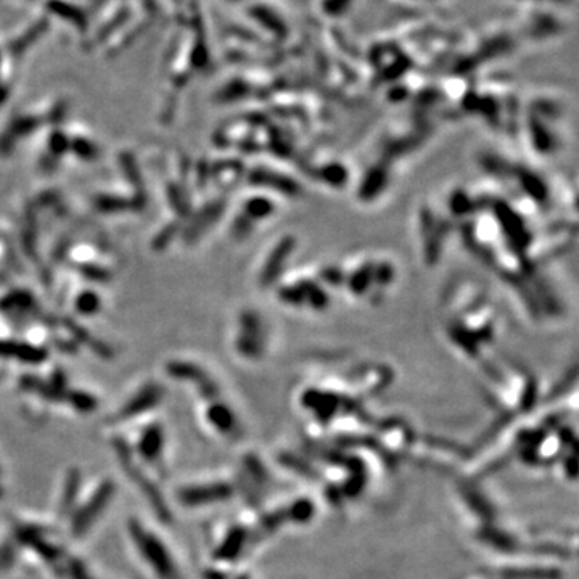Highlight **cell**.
Returning a JSON list of instances; mask_svg holds the SVG:
<instances>
[{"label":"cell","mask_w":579,"mask_h":579,"mask_svg":"<svg viewBox=\"0 0 579 579\" xmlns=\"http://www.w3.org/2000/svg\"><path fill=\"white\" fill-rule=\"evenodd\" d=\"M161 401V391L158 385H147L144 390L128 399L123 406L111 415L110 425L113 428H123L136 423L137 420L147 419L150 412L157 409Z\"/></svg>","instance_id":"obj_5"},{"label":"cell","mask_w":579,"mask_h":579,"mask_svg":"<svg viewBox=\"0 0 579 579\" xmlns=\"http://www.w3.org/2000/svg\"><path fill=\"white\" fill-rule=\"evenodd\" d=\"M116 486L111 478H99L92 483L84 481L81 493L74 502L70 515L62 523L66 538L73 541H83L94 531L97 523L105 517L111 502L115 499Z\"/></svg>","instance_id":"obj_2"},{"label":"cell","mask_w":579,"mask_h":579,"mask_svg":"<svg viewBox=\"0 0 579 579\" xmlns=\"http://www.w3.org/2000/svg\"><path fill=\"white\" fill-rule=\"evenodd\" d=\"M62 579H103L102 576L97 575L94 570H92L91 565H87L81 557L74 555L71 557L70 562L66 565L65 573H63Z\"/></svg>","instance_id":"obj_6"},{"label":"cell","mask_w":579,"mask_h":579,"mask_svg":"<svg viewBox=\"0 0 579 579\" xmlns=\"http://www.w3.org/2000/svg\"><path fill=\"white\" fill-rule=\"evenodd\" d=\"M134 462L158 480L168 475V432L158 419H145L132 428L131 435L115 433Z\"/></svg>","instance_id":"obj_3"},{"label":"cell","mask_w":579,"mask_h":579,"mask_svg":"<svg viewBox=\"0 0 579 579\" xmlns=\"http://www.w3.org/2000/svg\"><path fill=\"white\" fill-rule=\"evenodd\" d=\"M7 496V481H5V470L0 460V502L4 501Z\"/></svg>","instance_id":"obj_7"},{"label":"cell","mask_w":579,"mask_h":579,"mask_svg":"<svg viewBox=\"0 0 579 579\" xmlns=\"http://www.w3.org/2000/svg\"><path fill=\"white\" fill-rule=\"evenodd\" d=\"M126 538L137 562L152 579H182L181 563L166 539L137 517L126 522Z\"/></svg>","instance_id":"obj_1"},{"label":"cell","mask_w":579,"mask_h":579,"mask_svg":"<svg viewBox=\"0 0 579 579\" xmlns=\"http://www.w3.org/2000/svg\"><path fill=\"white\" fill-rule=\"evenodd\" d=\"M229 493V486L222 481H190L179 485L174 491L173 501L182 509L197 510L218 504Z\"/></svg>","instance_id":"obj_4"}]
</instances>
